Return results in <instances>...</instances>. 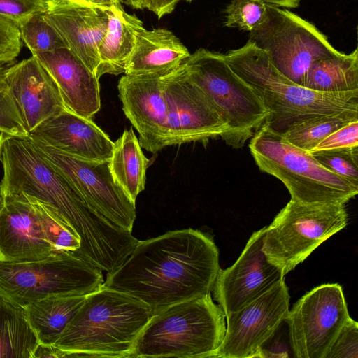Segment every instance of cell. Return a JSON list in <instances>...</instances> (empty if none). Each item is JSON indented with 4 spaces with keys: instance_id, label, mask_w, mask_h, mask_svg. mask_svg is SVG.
Segmentation results:
<instances>
[{
    "instance_id": "obj_7",
    "label": "cell",
    "mask_w": 358,
    "mask_h": 358,
    "mask_svg": "<svg viewBox=\"0 0 358 358\" xmlns=\"http://www.w3.org/2000/svg\"><path fill=\"white\" fill-rule=\"evenodd\" d=\"M188 76L208 95L227 131L222 139L241 148L265 122L268 110L227 64L224 54L199 48L182 62Z\"/></svg>"
},
{
    "instance_id": "obj_23",
    "label": "cell",
    "mask_w": 358,
    "mask_h": 358,
    "mask_svg": "<svg viewBox=\"0 0 358 358\" xmlns=\"http://www.w3.org/2000/svg\"><path fill=\"white\" fill-rule=\"evenodd\" d=\"M108 24L106 34L99 49V64L96 76L106 73H124L128 59L132 52L135 34L143 27V22L135 15L126 13L122 7L108 9Z\"/></svg>"
},
{
    "instance_id": "obj_24",
    "label": "cell",
    "mask_w": 358,
    "mask_h": 358,
    "mask_svg": "<svg viewBox=\"0 0 358 358\" xmlns=\"http://www.w3.org/2000/svg\"><path fill=\"white\" fill-rule=\"evenodd\" d=\"M87 296L49 297L26 306L28 321L38 342L45 345L55 344Z\"/></svg>"
},
{
    "instance_id": "obj_29",
    "label": "cell",
    "mask_w": 358,
    "mask_h": 358,
    "mask_svg": "<svg viewBox=\"0 0 358 358\" xmlns=\"http://www.w3.org/2000/svg\"><path fill=\"white\" fill-rule=\"evenodd\" d=\"M26 198L32 203L44 235L55 254L70 253L80 258L79 238L46 206L28 196Z\"/></svg>"
},
{
    "instance_id": "obj_46",
    "label": "cell",
    "mask_w": 358,
    "mask_h": 358,
    "mask_svg": "<svg viewBox=\"0 0 358 358\" xmlns=\"http://www.w3.org/2000/svg\"><path fill=\"white\" fill-rule=\"evenodd\" d=\"M2 206H3V199H2V198L0 196V209H1V208L2 207Z\"/></svg>"
},
{
    "instance_id": "obj_37",
    "label": "cell",
    "mask_w": 358,
    "mask_h": 358,
    "mask_svg": "<svg viewBox=\"0 0 358 358\" xmlns=\"http://www.w3.org/2000/svg\"><path fill=\"white\" fill-rule=\"evenodd\" d=\"M22 45L18 27L0 17V54L13 62L20 54Z\"/></svg>"
},
{
    "instance_id": "obj_43",
    "label": "cell",
    "mask_w": 358,
    "mask_h": 358,
    "mask_svg": "<svg viewBox=\"0 0 358 358\" xmlns=\"http://www.w3.org/2000/svg\"><path fill=\"white\" fill-rule=\"evenodd\" d=\"M9 136H11L8 134H7L6 132L0 129V157L1 155V151L3 148V145L4 143V141L6 140L7 138Z\"/></svg>"
},
{
    "instance_id": "obj_39",
    "label": "cell",
    "mask_w": 358,
    "mask_h": 358,
    "mask_svg": "<svg viewBox=\"0 0 358 358\" xmlns=\"http://www.w3.org/2000/svg\"><path fill=\"white\" fill-rule=\"evenodd\" d=\"M66 351L54 345L38 343L31 358H66Z\"/></svg>"
},
{
    "instance_id": "obj_6",
    "label": "cell",
    "mask_w": 358,
    "mask_h": 358,
    "mask_svg": "<svg viewBox=\"0 0 358 358\" xmlns=\"http://www.w3.org/2000/svg\"><path fill=\"white\" fill-rule=\"evenodd\" d=\"M248 146L259 169L280 180L293 201L345 205L358 193V186L324 167L309 152L291 144L266 124L253 135Z\"/></svg>"
},
{
    "instance_id": "obj_2",
    "label": "cell",
    "mask_w": 358,
    "mask_h": 358,
    "mask_svg": "<svg viewBox=\"0 0 358 358\" xmlns=\"http://www.w3.org/2000/svg\"><path fill=\"white\" fill-rule=\"evenodd\" d=\"M220 269L213 239L198 229L169 231L138 241L103 286L128 294L155 314L210 294Z\"/></svg>"
},
{
    "instance_id": "obj_36",
    "label": "cell",
    "mask_w": 358,
    "mask_h": 358,
    "mask_svg": "<svg viewBox=\"0 0 358 358\" xmlns=\"http://www.w3.org/2000/svg\"><path fill=\"white\" fill-rule=\"evenodd\" d=\"M355 147H358V120L350 122L331 133L319 143L310 152Z\"/></svg>"
},
{
    "instance_id": "obj_10",
    "label": "cell",
    "mask_w": 358,
    "mask_h": 358,
    "mask_svg": "<svg viewBox=\"0 0 358 358\" xmlns=\"http://www.w3.org/2000/svg\"><path fill=\"white\" fill-rule=\"evenodd\" d=\"M248 42L263 50L278 71L301 86L315 61L341 53L314 24L287 9L267 3Z\"/></svg>"
},
{
    "instance_id": "obj_14",
    "label": "cell",
    "mask_w": 358,
    "mask_h": 358,
    "mask_svg": "<svg viewBox=\"0 0 358 358\" xmlns=\"http://www.w3.org/2000/svg\"><path fill=\"white\" fill-rule=\"evenodd\" d=\"M285 279L227 316L226 331L210 358L255 357L261 346L280 327L289 309Z\"/></svg>"
},
{
    "instance_id": "obj_4",
    "label": "cell",
    "mask_w": 358,
    "mask_h": 358,
    "mask_svg": "<svg viewBox=\"0 0 358 358\" xmlns=\"http://www.w3.org/2000/svg\"><path fill=\"white\" fill-rule=\"evenodd\" d=\"M153 313L139 300L103 286L88 294L53 344L66 357L129 358Z\"/></svg>"
},
{
    "instance_id": "obj_15",
    "label": "cell",
    "mask_w": 358,
    "mask_h": 358,
    "mask_svg": "<svg viewBox=\"0 0 358 358\" xmlns=\"http://www.w3.org/2000/svg\"><path fill=\"white\" fill-rule=\"evenodd\" d=\"M265 229L266 227L251 235L232 266L219 271L212 292L225 317L285 279V275L268 260L262 250Z\"/></svg>"
},
{
    "instance_id": "obj_32",
    "label": "cell",
    "mask_w": 358,
    "mask_h": 358,
    "mask_svg": "<svg viewBox=\"0 0 358 358\" xmlns=\"http://www.w3.org/2000/svg\"><path fill=\"white\" fill-rule=\"evenodd\" d=\"M266 3L261 0H231L224 10V25L250 31L262 20Z\"/></svg>"
},
{
    "instance_id": "obj_22",
    "label": "cell",
    "mask_w": 358,
    "mask_h": 358,
    "mask_svg": "<svg viewBox=\"0 0 358 358\" xmlns=\"http://www.w3.org/2000/svg\"><path fill=\"white\" fill-rule=\"evenodd\" d=\"M189 55L187 48L171 31L162 28L147 30L142 27L135 34L134 48L124 73L141 76L168 73Z\"/></svg>"
},
{
    "instance_id": "obj_20",
    "label": "cell",
    "mask_w": 358,
    "mask_h": 358,
    "mask_svg": "<svg viewBox=\"0 0 358 358\" xmlns=\"http://www.w3.org/2000/svg\"><path fill=\"white\" fill-rule=\"evenodd\" d=\"M28 136L92 162L109 161L114 147V142L92 119L66 109L39 124Z\"/></svg>"
},
{
    "instance_id": "obj_16",
    "label": "cell",
    "mask_w": 358,
    "mask_h": 358,
    "mask_svg": "<svg viewBox=\"0 0 358 358\" xmlns=\"http://www.w3.org/2000/svg\"><path fill=\"white\" fill-rule=\"evenodd\" d=\"M166 73L124 75L118 83L122 110L138 133L140 145L154 154L167 146V108L162 82Z\"/></svg>"
},
{
    "instance_id": "obj_17",
    "label": "cell",
    "mask_w": 358,
    "mask_h": 358,
    "mask_svg": "<svg viewBox=\"0 0 358 358\" xmlns=\"http://www.w3.org/2000/svg\"><path fill=\"white\" fill-rule=\"evenodd\" d=\"M43 16L66 48L96 75L98 49L108 29V9L84 3L46 0Z\"/></svg>"
},
{
    "instance_id": "obj_38",
    "label": "cell",
    "mask_w": 358,
    "mask_h": 358,
    "mask_svg": "<svg viewBox=\"0 0 358 358\" xmlns=\"http://www.w3.org/2000/svg\"><path fill=\"white\" fill-rule=\"evenodd\" d=\"M185 1L191 2L193 0H150L148 10L153 12L158 18L171 13L179 2Z\"/></svg>"
},
{
    "instance_id": "obj_34",
    "label": "cell",
    "mask_w": 358,
    "mask_h": 358,
    "mask_svg": "<svg viewBox=\"0 0 358 358\" xmlns=\"http://www.w3.org/2000/svg\"><path fill=\"white\" fill-rule=\"evenodd\" d=\"M325 358H358V323L350 317L339 331Z\"/></svg>"
},
{
    "instance_id": "obj_28",
    "label": "cell",
    "mask_w": 358,
    "mask_h": 358,
    "mask_svg": "<svg viewBox=\"0 0 358 358\" xmlns=\"http://www.w3.org/2000/svg\"><path fill=\"white\" fill-rule=\"evenodd\" d=\"M355 120H358V110H346L295 122L282 134L291 144L310 152L331 133Z\"/></svg>"
},
{
    "instance_id": "obj_5",
    "label": "cell",
    "mask_w": 358,
    "mask_h": 358,
    "mask_svg": "<svg viewBox=\"0 0 358 358\" xmlns=\"http://www.w3.org/2000/svg\"><path fill=\"white\" fill-rule=\"evenodd\" d=\"M225 331L224 311L208 294L153 314L138 336L129 358H210Z\"/></svg>"
},
{
    "instance_id": "obj_21",
    "label": "cell",
    "mask_w": 358,
    "mask_h": 358,
    "mask_svg": "<svg viewBox=\"0 0 358 358\" xmlns=\"http://www.w3.org/2000/svg\"><path fill=\"white\" fill-rule=\"evenodd\" d=\"M32 56L53 79L66 110L89 119L100 110L99 78L69 48Z\"/></svg>"
},
{
    "instance_id": "obj_45",
    "label": "cell",
    "mask_w": 358,
    "mask_h": 358,
    "mask_svg": "<svg viewBox=\"0 0 358 358\" xmlns=\"http://www.w3.org/2000/svg\"><path fill=\"white\" fill-rule=\"evenodd\" d=\"M62 1H66L69 2H73V3H85V0H62Z\"/></svg>"
},
{
    "instance_id": "obj_13",
    "label": "cell",
    "mask_w": 358,
    "mask_h": 358,
    "mask_svg": "<svg viewBox=\"0 0 358 358\" xmlns=\"http://www.w3.org/2000/svg\"><path fill=\"white\" fill-rule=\"evenodd\" d=\"M182 64L162 76L167 108V146L222 138L227 131L225 122L208 95L188 76Z\"/></svg>"
},
{
    "instance_id": "obj_40",
    "label": "cell",
    "mask_w": 358,
    "mask_h": 358,
    "mask_svg": "<svg viewBox=\"0 0 358 358\" xmlns=\"http://www.w3.org/2000/svg\"><path fill=\"white\" fill-rule=\"evenodd\" d=\"M85 3L103 9H109L113 7H122L119 0H85Z\"/></svg>"
},
{
    "instance_id": "obj_9",
    "label": "cell",
    "mask_w": 358,
    "mask_h": 358,
    "mask_svg": "<svg viewBox=\"0 0 358 358\" xmlns=\"http://www.w3.org/2000/svg\"><path fill=\"white\" fill-rule=\"evenodd\" d=\"M348 224L344 204L290 201L266 227L262 250L285 276Z\"/></svg>"
},
{
    "instance_id": "obj_11",
    "label": "cell",
    "mask_w": 358,
    "mask_h": 358,
    "mask_svg": "<svg viewBox=\"0 0 358 358\" xmlns=\"http://www.w3.org/2000/svg\"><path fill=\"white\" fill-rule=\"evenodd\" d=\"M37 152L73 187L92 210L131 231L136 205L114 180L108 162H92L66 154L28 136Z\"/></svg>"
},
{
    "instance_id": "obj_1",
    "label": "cell",
    "mask_w": 358,
    "mask_h": 358,
    "mask_svg": "<svg viewBox=\"0 0 358 358\" xmlns=\"http://www.w3.org/2000/svg\"><path fill=\"white\" fill-rule=\"evenodd\" d=\"M0 159L1 198L25 195L46 206L80 242L79 257L110 273L130 255L138 240L86 204L69 182L27 137L9 136Z\"/></svg>"
},
{
    "instance_id": "obj_42",
    "label": "cell",
    "mask_w": 358,
    "mask_h": 358,
    "mask_svg": "<svg viewBox=\"0 0 358 358\" xmlns=\"http://www.w3.org/2000/svg\"><path fill=\"white\" fill-rule=\"evenodd\" d=\"M121 3L126 4L135 9L148 8L150 0H119Z\"/></svg>"
},
{
    "instance_id": "obj_3",
    "label": "cell",
    "mask_w": 358,
    "mask_h": 358,
    "mask_svg": "<svg viewBox=\"0 0 358 358\" xmlns=\"http://www.w3.org/2000/svg\"><path fill=\"white\" fill-rule=\"evenodd\" d=\"M224 56L268 110L264 124L277 132L282 134L292 124L313 117L358 110V90L326 93L301 86L278 71L266 54L249 42Z\"/></svg>"
},
{
    "instance_id": "obj_27",
    "label": "cell",
    "mask_w": 358,
    "mask_h": 358,
    "mask_svg": "<svg viewBox=\"0 0 358 358\" xmlns=\"http://www.w3.org/2000/svg\"><path fill=\"white\" fill-rule=\"evenodd\" d=\"M38 343L25 308L0 296V358H31Z\"/></svg>"
},
{
    "instance_id": "obj_8",
    "label": "cell",
    "mask_w": 358,
    "mask_h": 358,
    "mask_svg": "<svg viewBox=\"0 0 358 358\" xmlns=\"http://www.w3.org/2000/svg\"><path fill=\"white\" fill-rule=\"evenodd\" d=\"M103 283L100 268L70 253L31 262L0 261V296L23 307L49 297L88 295Z\"/></svg>"
},
{
    "instance_id": "obj_44",
    "label": "cell",
    "mask_w": 358,
    "mask_h": 358,
    "mask_svg": "<svg viewBox=\"0 0 358 358\" xmlns=\"http://www.w3.org/2000/svg\"><path fill=\"white\" fill-rule=\"evenodd\" d=\"M13 61L8 58V57L0 54V64H7L11 63Z\"/></svg>"
},
{
    "instance_id": "obj_31",
    "label": "cell",
    "mask_w": 358,
    "mask_h": 358,
    "mask_svg": "<svg viewBox=\"0 0 358 358\" xmlns=\"http://www.w3.org/2000/svg\"><path fill=\"white\" fill-rule=\"evenodd\" d=\"M324 167L358 186V147L310 152Z\"/></svg>"
},
{
    "instance_id": "obj_12",
    "label": "cell",
    "mask_w": 358,
    "mask_h": 358,
    "mask_svg": "<svg viewBox=\"0 0 358 358\" xmlns=\"http://www.w3.org/2000/svg\"><path fill=\"white\" fill-rule=\"evenodd\" d=\"M349 317L340 285L323 284L305 294L289 309L284 320L294 357L325 358Z\"/></svg>"
},
{
    "instance_id": "obj_25",
    "label": "cell",
    "mask_w": 358,
    "mask_h": 358,
    "mask_svg": "<svg viewBox=\"0 0 358 358\" xmlns=\"http://www.w3.org/2000/svg\"><path fill=\"white\" fill-rule=\"evenodd\" d=\"M148 164L133 129L124 130L114 142L109 168L114 180L135 203L145 189Z\"/></svg>"
},
{
    "instance_id": "obj_33",
    "label": "cell",
    "mask_w": 358,
    "mask_h": 358,
    "mask_svg": "<svg viewBox=\"0 0 358 358\" xmlns=\"http://www.w3.org/2000/svg\"><path fill=\"white\" fill-rule=\"evenodd\" d=\"M6 67L0 64V129L11 136L27 137L29 134L5 78Z\"/></svg>"
},
{
    "instance_id": "obj_18",
    "label": "cell",
    "mask_w": 358,
    "mask_h": 358,
    "mask_svg": "<svg viewBox=\"0 0 358 358\" xmlns=\"http://www.w3.org/2000/svg\"><path fill=\"white\" fill-rule=\"evenodd\" d=\"M5 78L29 134L65 109L55 83L35 57L6 66Z\"/></svg>"
},
{
    "instance_id": "obj_26",
    "label": "cell",
    "mask_w": 358,
    "mask_h": 358,
    "mask_svg": "<svg viewBox=\"0 0 358 358\" xmlns=\"http://www.w3.org/2000/svg\"><path fill=\"white\" fill-rule=\"evenodd\" d=\"M301 86L317 92L336 93L358 90V49L350 54L315 61Z\"/></svg>"
},
{
    "instance_id": "obj_35",
    "label": "cell",
    "mask_w": 358,
    "mask_h": 358,
    "mask_svg": "<svg viewBox=\"0 0 358 358\" xmlns=\"http://www.w3.org/2000/svg\"><path fill=\"white\" fill-rule=\"evenodd\" d=\"M46 0H0V17L17 27L34 15L43 13Z\"/></svg>"
},
{
    "instance_id": "obj_19",
    "label": "cell",
    "mask_w": 358,
    "mask_h": 358,
    "mask_svg": "<svg viewBox=\"0 0 358 358\" xmlns=\"http://www.w3.org/2000/svg\"><path fill=\"white\" fill-rule=\"evenodd\" d=\"M0 209V261H41L55 254L36 212L24 195L2 198Z\"/></svg>"
},
{
    "instance_id": "obj_30",
    "label": "cell",
    "mask_w": 358,
    "mask_h": 358,
    "mask_svg": "<svg viewBox=\"0 0 358 358\" xmlns=\"http://www.w3.org/2000/svg\"><path fill=\"white\" fill-rule=\"evenodd\" d=\"M18 29L22 42L32 55L66 47L57 31L44 18L43 13L29 17Z\"/></svg>"
},
{
    "instance_id": "obj_41",
    "label": "cell",
    "mask_w": 358,
    "mask_h": 358,
    "mask_svg": "<svg viewBox=\"0 0 358 358\" xmlns=\"http://www.w3.org/2000/svg\"><path fill=\"white\" fill-rule=\"evenodd\" d=\"M264 3L278 7L295 8L299 6L301 0H261Z\"/></svg>"
}]
</instances>
